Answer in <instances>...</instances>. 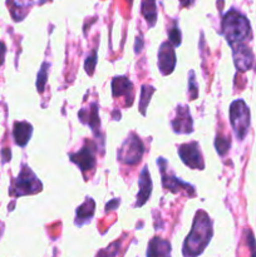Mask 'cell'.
Here are the masks:
<instances>
[{
    "instance_id": "cell-25",
    "label": "cell",
    "mask_w": 256,
    "mask_h": 257,
    "mask_svg": "<svg viewBox=\"0 0 256 257\" xmlns=\"http://www.w3.org/2000/svg\"><path fill=\"white\" fill-rule=\"evenodd\" d=\"M5 53H7V47H5L4 42H0V65L4 63Z\"/></svg>"
},
{
    "instance_id": "cell-28",
    "label": "cell",
    "mask_w": 256,
    "mask_h": 257,
    "mask_svg": "<svg viewBox=\"0 0 256 257\" xmlns=\"http://www.w3.org/2000/svg\"><path fill=\"white\" fill-rule=\"evenodd\" d=\"M180 3H181V5H182V7L187 8V7H191V5L195 3V0H180Z\"/></svg>"
},
{
    "instance_id": "cell-7",
    "label": "cell",
    "mask_w": 256,
    "mask_h": 257,
    "mask_svg": "<svg viewBox=\"0 0 256 257\" xmlns=\"http://www.w3.org/2000/svg\"><path fill=\"white\" fill-rule=\"evenodd\" d=\"M70 161L78 166L83 172L93 170L95 166V145L92 141H85L82 150L70 155Z\"/></svg>"
},
{
    "instance_id": "cell-8",
    "label": "cell",
    "mask_w": 256,
    "mask_h": 257,
    "mask_svg": "<svg viewBox=\"0 0 256 257\" xmlns=\"http://www.w3.org/2000/svg\"><path fill=\"white\" fill-rule=\"evenodd\" d=\"M176 53L170 42L162 43L158 50V67L163 75H168L175 70L176 67Z\"/></svg>"
},
{
    "instance_id": "cell-22",
    "label": "cell",
    "mask_w": 256,
    "mask_h": 257,
    "mask_svg": "<svg viewBox=\"0 0 256 257\" xmlns=\"http://www.w3.org/2000/svg\"><path fill=\"white\" fill-rule=\"evenodd\" d=\"M188 93H190V98L191 100L196 99V98L198 97V85L197 83H196V79H195V72L193 70H191L190 72V82H188Z\"/></svg>"
},
{
    "instance_id": "cell-18",
    "label": "cell",
    "mask_w": 256,
    "mask_h": 257,
    "mask_svg": "<svg viewBox=\"0 0 256 257\" xmlns=\"http://www.w3.org/2000/svg\"><path fill=\"white\" fill-rule=\"evenodd\" d=\"M142 14L150 27H155L157 22V7L156 0H142Z\"/></svg>"
},
{
    "instance_id": "cell-30",
    "label": "cell",
    "mask_w": 256,
    "mask_h": 257,
    "mask_svg": "<svg viewBox=\"0 0 256 257\" xmlns=\"http://www.w3.org/2000/svg\"><path fill=\"white\" fill-rule=\"evenodd\" d=\"M131 2H132V0H131Z\"/></svg>"
},
{
    "instance_id": "cell-20",
    "label": "cell",
    "mask_w": 256,
    "mask_h": 257,
    "mask_svg": "<svg viewBox=\"0 0 256 257\" xmlns=\"http://www.w3.org/2000/svg\"><path fill=\"white\" fill-rule=\"evenodd\" d=\"M230 146H231V141L230 138H226L223 136L217 135L215 138V147L216 151L220 156H225L227 153V151L230 150Z\"/></svg>"
},
{
    "instance_id": "cell-1",
    "label": "cell",
    "mask_w": 256,
    "mask_h": 257,
    "mask_svg": "<svg viewBox=\"0 0 256 257\" xmlns=\"http://www.w3.org/2000/svg\"><path fill=\"white\" fill-rule=\"evenodd\" d=\"M212 222L203 211L196 213L191 232L183 243V256H197L203 252L212 237Z\"/></svg>"
},
{
    "instance_id": "cell-2",
    "label": "cell",
    "mask_w": 256,
    "mask_h": 257,
    "mask_svg": "<svg viewBox=\"0 0 256 257\" xmlns=\"http://www.w3.org/2000/svg\"><path fill=\"white\" fill-rule=\"evenodd\" d=\"M222 33L228 44L232 45L245 42L251 33L250 23L245 15L235 9L228 10L222 19Z\"/></svg>"
},
{
    "instance_id": "cell-26",
    "label": "cell",
    "mask_w": 256,
    "mask_h": 257,
    "mask_svg": "<svg viewBox=\"0 0 256 257\" xmlns=\"http://www.w3.org/2000/svg\"><path fill=\"white\" fill-rule=\"evenodd\" d=\"M142 45H143V39H142V37L140 35V37L136 39V49H135L136 54L141 53V50H142Z\"/></svg>"
},
{
    "instance_id": "cell-9",
    "label": "cell",
    "mask_w": 256,
    "mask_h": 257,
    "mask_svg": "<svg viewBox=\"0 0 256 257\" xmlns=\"http://www.w3.org/2000/svg\"><path fill=\"white\" fill-rule=\"evenodd\" d=\"M171 125H172L173 132L180 133V135H187V133L193 132V122L188 107L178 105L176 109V117L171 122Z\"/></svg>"
},
{
    "instance_id": "cell-17",
    "label": "cell",
    "mask_w": 256,
    "mask_h": 257,
    "mask_svg": "<svg viewBox=\"0 0 256 257\" xmlns=\"http://www.w3.org/2000/svg\"><path fill=\"white\" fill-rule=\"evenodd\" d=\"M85 113H87V119L82 120V123L84 124H88L92 131L94 132V135H98L97 130L99 131V125H100V120H99V115H98V105L97 103H90L89 108H83Z\"/></svg>"
},
{
    "instance_id": "cell-24",
    "label": "cell",
    "mask_w": 256,
    "mask_h": 257,
    "mask_svg": "<svg viewBox=\"0 0 256 257\" xmlns=\"http://www.w3.org/2000/svg\"><path fill=\"white\" fill-rule=\"evenodd\" d=\"M168 35H170V43L175 47H178L182 42V38H181V30L178 29L177 27L171 28L170 32H168Z\"/></svg>"
},
{
    "instance_id": "cell-5",
    "label": "cell",
    "mask_w": 256,
    "mask_h": 257,
    "mask_svg": "<svg viewBox=\"0 0 256 257\" xmlns=\"http://www.w3.org/2000/svg\"><path fill=\"white\" fill-rule=\"evenodd\" d=\"M145 153V146L140 137L131 133L130 137L125 138L122 143V147L118 151V161L123 165L135 166L141 162L142 156Z\"/></svg>"
},
{
    "instance_id": "cell-15",
    "label": "cell",
    "mask_w": 256,
    "mask_h": 257,
    "mask_svg": "<svg viewBox=\"0 0 256 257\" xmlns=\"http://www.w3.org/2000/svg\"><path fill=\"white\" fill-rule=\"evenodd\" d=\"M94 201L92 198H87L85 202L77 210V218H75V225L82 226L84 223L89 222L94 215Z\"/></svg>"
},
{
    "instance_id": "cell-3",
    "label": "cell",
    "mask_w": 256,
    "mask_h": 257,
    "mask_svg": "<svg viewBox=\"0 0 256 257\" xmlns=\"http://www.w3.org/2000/svg\"><path fill=\"white\" fill-rule=\"evenodd\" d=\"M42 187V182L38 180L34 172L28 166L24 165L22 171H20L19 176L15 178L14 183H13L10 193L14 195L15 197H20V196L25 195H34V193L40 192Z\"/></svg>"
},
{
    "instance_id": "cell-21",
    "label": "cell",
    "mask_w": 256,
    "mask_h": 257,
    "mask_svg": "<svg viewBox=\"0 0 256 257\" xmlns=\"http://www.w3.org/2000/svg\"><path fill=\"white\" fill-rule=\"evenodd\" d=\"M48 69H49V64H47V63H43L42 68H40L39 73H38L37 89H38V92H40V93L44 92L45 83H47V79H48Z\"/></svg>"
},
{
    "instance_id": "cell-19",
    "label": "cell",
    "mask_w": 256,
    "mask_h": 257,
    "mask_svg": "<svg viewBox=\"0 0 256 257\" xmlns=\"http://www.w3.org/2000/svg\"><path fill=\"white\" fill-rule=\"evenodd\" d=\"M155 88L151 85H143L141 89V100H140V109L143 115H146V108H147L148 103H150L151 97L155 93Z\"/></svg>"
},
{
    "instance_id": "cell-16",
    "label": "cell",
    "mask_w": 256,
    "mask_h": 257,
    "mask_svg": "<svg viewBox=\"0 0 256 257\" xmlns=\"http://www.w3.org/2000/svg\"><path fill=\"white\" fill-rule=\"evenodd\" d=\"M171 253V246L168 241L162 240L160 237H155L151 240L150 247H148L147 256H167Z\"/></svg>"
},
{
    "instance_id": "cell-14",
    "label": "cell",
    "mask_w": 256,
    "mask_h": 257,
    "mask_svg": "<svg viewBox=\"0 0 256 257\" xmlns=\"http://www.w3.org/2000/svg\"><path fill=\"white\" fill-rule=\"evenodd\" d=\"M33 135V127L28 122H15L13 128L14 141L19 147H25Z\"/></svg>"
},
{
    "instance_id": "cell-6",
    "label": "cell",
    "mask_w": 256,
    "mask_h": 257,
    "mask_svg": "<svg viewBox=\"0 0 256 257\" xmlns=\"http://www.w3.org/2000/svg\"><path fill=\"white\" fill-rule=\"evenodd\" d=\"M178 155H180L181 161L190 168H195V170L205 168V161H203L202 153H201L200 146L197 142L181 145L178 147Z\"/></svg>"
},
{
    "instance_id": "cell-29",
    "label": "cell",
    "mask_w": 256,
    "mask_h": 257,
    "mask_svg": "<svg viewBox=\"0 0 256 257\" xmlns=\"http://www.w3.org/2000/svg\"><path fill=\"white\" fill-rule=\"evenodd\" d=\"M3 232H4V225H3V223L0 222V236L3 235Z\"/></svg>"
},
{
    "instance_id": "cell-23",
    "label": "cell",
    "mask_w": 256,
    "mask_h": 257,
    "mask_svg": "<svg viewBox=\"0 0 256 257\" xmlns=\"http://www.w3.org/2000/svg\"><path fill=\"white\" fill-rule=\"evenodd\" d=\"M95 64H97V53H95V50H92L90 55L87 58V59H85V62H84L85 70H87V73L89 75H92L93 72H94Z\"/></svg>"
},
{
    "instance_id": "cell-27",
    "label": "cell",
    "mask_w": 256,
    "mask_h": 257,
    "mask_svg": "<svg viewBox=\"0 0 256 257\" xmlns=\"http://www.w3.org/2000/svg\"><path fill=\"white\" fill-rule=\"evenodd\" d=\"M119 202H120V201L115 198V200H113L110 203H107V205H105V211H107V212H108V211L113 210V208H114V207H112V206L113 205H118V203H119Z\"/></svg>"
},
{
    "instance_id": "cell-11",
    "label": "cell",
    "mask_w": 256,
    "mask_h": 257,
    "mask_svg": "<svg viewBox=\"0 0 256 257\" xmlns=\"http://www.w3.org/2000/svg\"><path fill=\"white\" fill-rule=\"evenodd\" d=\"M161 175H162L163 187H165L166 190L171 191L172 193H177L180 192L181 190H185L188 196H191V197L195 196V188H193V186L188 185V183H185L182 180L175 177L173 175H168V173H166L165 168H163L162 166H161Z\"/></svg>"
},
{
    "instance_id": "cell-13",
    "label": "cell",
    "mask_w": 256,
    "mask_h": 257,
    "mask_svg": "<svg viewBox=\"0 0 256 257\" xmlns=\"http://www.w3.org/2000/svg\"><path fill=\"white\" fill-rule=\"evenodd\" d=\"M112 93L114 97H122V95H124V97L127 98V102H125V105H127V107H130L128 98H130L131 102L133 103V84L128 78L125 77L113 78Z\"/></svg>"
},
{
    "instance_id": "cell-10",
    "label": "cell",
    "mask_w": 256,
    "mask_h": 257,
    "mask_svg": "<svg viewBox=\"0 0 256 257\" xmlns=\"http://www.w3.org/2000/svg\"><path fill=\"white\" fill-rule=\"evenodd\" d=\"M232 52H233V62H235L236 68L241 72H246L252 67V60L253 55L252 52L248 47H246L242 43L232 45Z\"/></svg>"
},
{
    "instance_id": "cell-4",
    "label": "cell",
    "mask_w": 256,
    "mask_h": 257,
    "mask_svg": "<svg viewBox=\"0 0 256 257\" xmlns=\"http://www.w3.org/2000/svg\"><path fill=\"white\" fill-rule=\"evenodd\" d=\"M230 122L237 140H243L250 128V110L243 100L238 99L231 103Z\"/></svg>"
},
{
    "instance_id": "cell-12",
    "label": "cell",
    "mask_w": 256,
    "mask_h": 257,
    "mask_svg": "<svg viewBox=\"0 0 256 257\" xmlns=\"http://www.w3.org/2000/svg\"><path fill=\"white\" fill-rule=\"evenodd\" d=\"M138 185H140V192L137 193V202H136L135 207H142L152 193V180H151L150 171L147 167L143 168L141 172Z\"/></svg>"
}]
</instances>
